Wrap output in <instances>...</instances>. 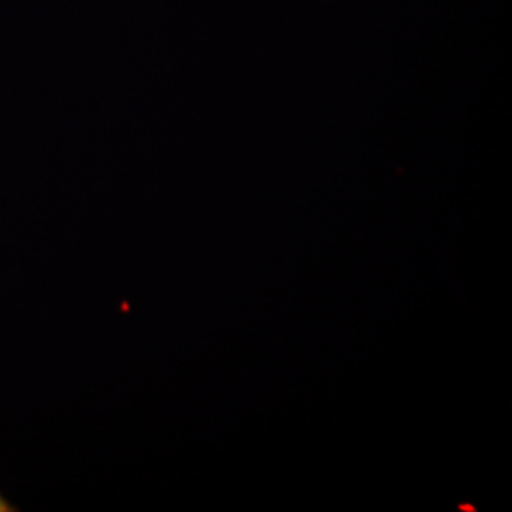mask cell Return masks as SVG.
I'll list each match as a JSON object with an SVG mask.
<instances>
[{
	"label": "cell",
	"mask_w": 512,
	"mask_h": 512,
	"mask_svg": "<svg viewBox=\"0 0 512 512\" xmlns=\"http://www.w3.org/2000/svg\"><path fill=\"white\" fill-rule=\"evenodd\" d=\"M18 511V507H14L4 495L0 494V512H14Z\"/></svg>",
	"instance_id": "1"
}]
</instances>
